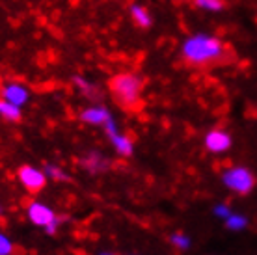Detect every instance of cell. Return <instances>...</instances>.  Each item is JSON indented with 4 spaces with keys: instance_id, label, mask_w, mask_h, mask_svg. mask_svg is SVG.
<instances>
[{
    "instance_id": "1",
    "label": "cell",
    "mask_w": 257,
    "mask_h": 255,
    "mask_svg": "<svg viewBox=\"0 0 257 255\" xmlns=\"http://www.w3.org/2000/svg\"><path fill=\"white\" fill-rule=\"evenodd\" d=\"M181 58L192 67H211L225 64L233 58L229 47L220 38L205 32L190 34L181 43Z\"/></svg>"
},
{
    "instance_id": "2",
    "label": "cell",
    "mask_w": 257,
    "mask_h": 255,
    "mask_svg": "<svg viewBox=\"0 0 257 255\" xmlns=\"http://www.w3.org/2000/svg\"><path fill=\"white\" fill-rule=\"evenodd\" d=\"M108 89L112 99L123 110H135L140 104L144 80L136 73H119L110 78Z\"/></svg>"
},
{
    "instance_id": "3",
    "label": "cell",
    "mask_w": 257,
    "mask_h": 255,
    "mask_svg": "<svg viewBox=\"0 0 257 255\" xmlns=\"http://www.w3.org/2000/svg\"><path fill=\"white\" fill-rule=\"evenodd\" d=\"M222 181L224 185L229 188L231 192L238 194V196H246L250 194L257 185L255 175L244 166H233L227 168L224 173H222Z\"/></svg>"
},
{
    "instance_id": "4",
    "label": "cell",
    "mask_w": 257,
    "mask_h": 255,
    "mask_svg": "<svg viewBox=\"0 0 257 255\" xmlns=\"http://www.w3.org/2000/svg\"><path fill=\"white\" fill-rule=\"evenodd\" d=\"M17 179H19V183L26 192L38 194L47 186V179L49 177H47V173L43 170H38V168L25 164V166H21L17 170Z\"/></svg>"
},
{
    "instance_id": "5",
    "label": "cell",
    "mask_w": 257,
    "mask_h": 255,
    "mask_svg": "<svg viewBox=\"0 0 257 255\" xmlns=\"http://www.w3.org/2000/svg\"><path fill=\"white\" fill-rule=\"evenodd\" d=\"M104 133H106V136H108L110 144L114 146V149L117 151V155H121V157H133V153H135V146H133V140L128 138L127 134L119 133V129H117V123L116 119L112 117L106 125H104Z\"/></svg>"
},
{
    "instance_id": "6",
    "label": "cell",
    "mask_w": 257,
    "mask_h": 255,
    "mask_svg": "<svg viewBox=\"0 0 257 255\" xmlns=\"http://www.w3.org/2000/svg\"><path fill=\"white\" fill-rule=\"evenodd\" d=\"M203 144H205V149L209 153L220 155V153H225L231 147L233 138L231 134L227 133V131H224V129H212V131H209L205 134Z\"/></svg>"
},
{
    "instance_id": "7",
    "label": "cell",
    "mask_w": 257,
    "mask_h": 255,
    "mask_svg": "<svg viewBox=\"0 0 257 255\" xmlns=\"http://www.w3.org/2000/svg\"><path fill=\"white\" fill-rule=\"evenodd\" d=\"M26 216H28V220H30L34 225H38V227H43V229H45L49 223H52L54 220H56L58 214L52 211L47 203L32 201V203L28 205V209H26Z\"/></svg>"
},
{
    "instance_id": "8",
    "label": "cell",
    "mask_w": 257,
    "mask_h": 255,
    "mask_svg": "<svg viewBox=\"0 0 257 255\" xmlns=\"http://www.w3.org/2000/svg\"><path fill=\"white\" fill-rule=\"evenodd\" d=\"M0 97L23 108L30 101V89L21 82H6L0 86Z\"/></svg>"
},
{
    "instance_id": "9",
    "label": "cell",
    "mask_w": 257,
    "mask_h": 255,
    "mask_svg": "<svg viewBox=\"0 0 257 255\" xmlns=\"http://www.w3.org/2000/svg\"><path fill=\"white\" fill-rule=\"evenodd\" d=\"M114 115L110 114V110L103 104H93L80 112V121L93 125V127H104Z\"/></svg>"
},
{
    "instance_id": "10",
    "label": "cell",
    "mask_w": 257,
    "mask_h": 255,
    "mask_svg": "<svg viewBox=\"0 0 257 255\" xmlns=\"http://www.w3.org/2000/svg\"><path fill=\"white\" fill-rule=\"evenodd\" d=\"M128 13H131V19L138 28H149L153 25V15L149 12L148 8L140 4V2H133L128 6Z\"/></svg>"
},
{
    "instance_id": "11",
    "label": "cell",
    "mask_w": 257,
    "mask_h": 255,
    "mask_svg": "<svg viewBox=\"0 0 257 255\" xmlns=\"http://www.w3.org/2000/svg\"><path fill=\"white\" fill-rule=\"evenodd\" d=\"M80 164H82L84 170H88L90 173L106 172L110 168L108 159H104L103 155H99V153H88V157H84Z\"/></svg>"
},
{
    "instance_id": "12",
    "label": "cell",
    "mask_w": 257,
    "mask_h": 255,
    "mask_svg": "<svg viewBox=\"0 0 257 255\" xmlns=\"http://www.w3.org/2000/svg\"><path fill=\"white\" fill-rule=\"evenodd\" d=\"M0 117L6 119V121L17 123V121H21V117H23V108L0 97Z\"/></svg>"
},
{
    "instance_id": "13",
    "label": "cell",
    "mask_w": 257,
    "mask_h": 255,
    "mask_svg": "<svg viewBox=\"0 0 257 255\" xmlns=\"http://www.w3.org/2000/svg\"><path fill=\"white\" fill-rule=\"evenodd\" d=\"M73 84H75V88H77L84 97H88L91 101L99 99V88H97L91 80H88V78H84V77H75L73 78Z\"/></svg>"
},
{
    "instance_id": "14",
    "label": "cell",
    "mask_w": 257,
    "mask_h": 255,
    "mask_svg": "<svg viewBox=\"0 0 257 255\" xmlns=\"http://www.w3.org/2000/svg\"><path fill=\"white\" fill-rule=\"evenodd\" d=\"M194 6L201 12L216 13L225 8V0H194Z\"/></svg>"
},
{
    "instance_id": "15",
    "label": "cell",
    "mask_w": 257,
    "mask_h": 255,
    "mask_svg": "<svg viewBox=\"0 0 257 255\" xmlns=\"http://www.w3.org/2000/svg\"><path fill=\"white\" fill-rule=\"evenodd\" d=\"M246 223H248V220H246L244 216H238V214H229V216L225 218V225H227V229H231V231L244 229Z\"/></svg>"
},
{
    "instance_id": "16",
    "label": "cell",
    "mask_w": 257,
    "mask_h": 255,
    "mask_svg": "<svg viewBox=\"0 0 257 255\" xmlns=\"http://www.w3.org/2000/svg\"><path fill=\"white\" fill-rule=\"evenodd\" d=\"M43 172L47 173V177L54 179V181H69V175H67V173L62 170V168L54 166V164H47Z\"/></svg>"
},
{
    "instance_id": "17",
    "label": "cell",
    "mask_w": 257,
    "mask_h": 255,
    "mask_svg": "<svg viewBox=\"0 0 257 255\" xmlns=\"http://www.w3.org/2000/svg\"><path fill=\"white\" fill-rule=\"evenodd\" d=\"M13 251H15V244L8 238V235L0 231V255H12Z\"/></svg>"
},
{
    "instance_id": "18",
    "label": "cell",
    "mask_w": 257,
    "mask_h": 255,
    "mask_svg": "<svg viewBox=\"0 0 257 255\" xmlns=\"http://www.w3.org/2000/svg\"><path fill=\"white\" fill-rule=\"evenodd\" d=\"M172 244H174L177 249H188V248H190V238H188L187 235L179 233V235L172 236Z\"/></svg>"
},
{
    "instance_id": "19",
    "label": "cell",
    "mask_w": 257,
    "mask_h": 255,
    "mask_svg": "<svg viewBox=\"0 0 257 255\" xmlns=\"http://www.w3.org/2000/svg\"><path fill=\"white\" fill-rule=\"evenodd\" d=\"M214 214H216V216H220V218H224V220H225V218L231 214V211H229V209H227L225 205H216V209H214Z\"/></svg>"
},
{
    "instance_id": "20",
    "label": "cell",
    "mask_w": 257,
    "mask_h": 255,
    "mask_svg": "<svg viewBox=\"0 0 257 255\" xmlns=\"http://www.w3.org/2000/svg\"><path fill=\"white\" fill-rule=\"evenodd\" d=\"M0 216H2V205H0Z\"/></svg>"
},
{
    "instance_id": "21",
    "label": "cell",
    "mask_w": 257,
    "mask_h": 255,
    "mask_svg": "<svg viewBox=\"0 0 257 255\" xmlns=\"http://www.w3.org/2000/svg\"><path fill=\"white\" fill-rule=\"evenodd\" d=\"M99 255H114V253H99Z\"/></svg>"
}]
</instances>
